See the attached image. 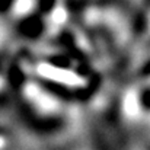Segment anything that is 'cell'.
Returning a JSON list of instances; mask_svg holds the SVG:
<instances>
[{"instance_id":"6da1fadb","label":"cell","mask_w":150,"mask_h":150,"mask_svg":"<svg viewBox=\"0 0 150 150\" xmlns=\"http://www.w3.org/2000/svg\"><path fill=\"white\" fill-rule=\"evenodd\" d=\"M38 70L44 77H48V79L55 80V82H61V83H66V85H80L82 83V77H79L77 74H74L73 71H69V70L52 67L48 64H41L38 67Z\"/></svg>"},{"instance_id":"7a4b0ae2","label":"cell","mask_w":150,"mask_h":150,"mask_svg":"<svg viewBox=\"0 0 150 150\" xmlns=\"http://www.w3.org/2000/svg\"><path fill=\"white\" fill-rule=\"evenodd\" d=\"M26 93L42 111H54L57 108V102L51 96H48L47 93H44L41 89H38L37 86H32V85L28 86L26 88Z\"/></svg>"},{"instance_id":"3957f363","label":"cell","mask_w":150,"mask_h":150,"mask_svg":"<svg viewBox=\"0 0 150 150\" xmlns=\"http://www.w3.org/2000/svg\"><path fill=\"white\" fill-rule=\"evenodd\" d=\"M124 108H125V112L131 117L137 115L139 112V102L134 93H128L127 98H125V103H124Z\"/></svg>"},{"instance_id":"277c9868","label":"cell","mask_w":150,"mask_h":150,"mask_svg":"<svg viewBox=\"0 0 150 150\" xmlns=\"http://www.w3.org/2000/svg\"><path fill=\"white\" fill-rule=\"evenodd\" d=\"M32 6V1L31 0H19V3L16 4V12L18 13H25L31 9Z\"/></svg>"},{"instance_id":"5b68a950","label":"cell","mask_w":150,"mask_h":150,"mask_svg":"<svg viewBox=\"0 0 150 150\" xmlns=\"http://www.w3.org/2000/svg\"><path fill=\"white\" fill-rule=\"evenodd\" d=\"M64 19H66V13L61 10V9H58L55 13H54V16H52V21H54V23H63L64 22Z\"/></svg>"},{"instance_id":"8992f818","label":"cell","mask_w":150,"mask_h":150,"mask_svg":"<svg viewBox=\"0 0 150 150\" xmlns=\"http://www.w3.org/2000/svg\"><path fill=\"white\" fill-rule=\"evenodd\" d=\"M3 146H4V140H3V139H1V137H0V149H1V147H3Z\"/></svg>"}]
</instances>
